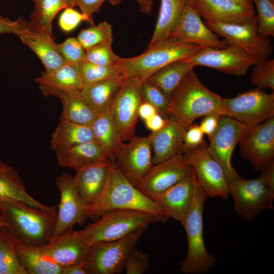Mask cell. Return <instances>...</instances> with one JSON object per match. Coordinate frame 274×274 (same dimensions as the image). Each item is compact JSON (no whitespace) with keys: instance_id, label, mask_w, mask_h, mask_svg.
Returning a JSON list of instances; mask_svg holds the SVG:
<instances>
[{"instance_id":"obj_1","label":"cell","mask_w":274,"mask_h":274,"mask_svg":"<svg viewBox=\"0 0 274 274\" xmlns=\"http://www.w3.org/2000/svg\"><path fill=\"white\" fill-rule=\"evenodd\" d=\"M113 210H129L153 215L158 222L169 218L166 213L131 183L114 161L110 166L105 185L99 195L88 204V217L100 216Z\"/></svg>"},{"instance_id":"obj_2","label":"cell","mask_w":274,"mask_h":274,"mask_svg":"<svg viewBox=\"0 0 274 274\" xmlns=\"http://www.w3.org/2000/svg\"><path fill=\"white\" fill-rule=\"evenodd\" d=\"M0 201V214L16 239L38 247L44 246L52 240L57 206L42 209L20 201Z\"/></svg>"},{"instance_id":"obj_3","label":"cell","mask_w":274,"mask_h":274,"mask_svg":"<svg viewBox=\"0 0 274 274\" xmlns=\"http://www.w3.org/2000/svg\"><path fill=\"white\" fill-rule=\"evenodd\" d=\"M225 115L223 98L206 87L192 70L183 78L169 99L168 118L186 127L210 114Z\"/></svg>"},{"instance_id":"obj_4","label":"cell","mask_w":274,"mask_h":274,"mask_svg":"<svg viewBox=\"0 0 274 274\" xmlns=\"http://www.w3.org/2000/svg\"><path fill=\"white\" fill-rule=\"evenodd\" d=\"M202 48L195 44L166 40L148 47L139 55L120 57L117 64L125 78H136L144 82L167 64L188 58Z\"/></svg>"},{"instance_id":"obj_5","label":"cell","mask_w":274,"mask_h":274,"mask_svg":"<svg viewBox=\"0 0 274 274\" xmlns=\"http://www.w3.org/2000/svg\"><path fill=\"white\" fill-rule=\"evenodd\" d=\"M208 197L196 178L193 203L182 224L187 235L188 250L185 258L180 262V271L186 274L207 272L216 262L215 257L208 252L203 238V214Z\"/></svg>"},{"instance_id":"obj_6","label":"cell","mask_w":274,"mask_h":274,"mask_svg":"<svg viewBox=\"0 0 274 274\" xmlns=\"http://www.w3.org/2000/svg\"><path fill=\"white\" fill-rule=\"evenodd\" d=\"M229 194L235 212L245 220H251L261 212L273 209L274 162L255 179L238 178L228 183Z\"/></svg>"},{"instance_id":"obj_7","label":"cell","mask_w":274,"mask_h":274,"mask_svg":"<svg viewBox=\"0 0 274 274\" xmlns=\"http://www.w3.org/2000/svg\"><path fill=\"white\" fill-rule=\"evenodd\" d=\"M100 216L97 221L77 230L90 246L96 242L120 239L136 231L146 229L150 224L158 222L150 214L129 210H110Z\"/></svg>"},{"instance_id":"obj_8","label":"cell","mask_w":274,"mask_h":274,"mask_svg":"<svg viewBox=\"0 0 274 274\" xmlns=\"http://www.w3.org/2000/svg\"><path fill=\"white\" fill-rule=\"evenodd\" d=\"M146 229L134 232L120 239L96 242L91 245L84 262L87 274H115L121 272L127 256Z\"/></svg>"},{"instance_id":"obj_9","label":"cell","mask_w":274,"mask_h":274,"mask_svg":"<svg viewBox=\"0 0 274 274\" xmlns=\"http://www.w3.org/2000/svg\"><path fill=\"white\" fill-rule=\"evenodd\" d=\"M225 115L252 126L274 117V92L255 88L223 98Z\"/></svg>"},{"instance_id":"obj_10","label":"cell","mask_w":274,"mask_h":274,"mask_svg":"<svg viewBox=\"0 0 274 274\" xmlns=\"http://www.w3.org/2000/svg\"><path fill=\"white\" fill-rule=\"evenodd\" d=\"M192 167L196 180L208 197L226 199L228 182L221 165L211 155L206 143L182 153Z\"/></svg>"},{"instance_id":"obj_11","label":"cell","mask_w":274,"mask_h":274,"mask_svg":"<svg viewBox=\"0 0 274 274\" xmlns=\"http://www.w3.org/2000/svg\"><path fill=\"white\" fill-rule=\"evenodd\" d=\"M206 25L228 44L236 46L258 60L267 58L272 52V45L268 38L260 36L257 31V17L253 20L242 24H227L204 21Z\"/></svg>"},{"instance_id":"obj_12","label":"cell","mask_w":274,"mask_h":274,"mask_svg":"<svg viewBox=\"0 0 274 274\" xmlns=\"http://www.w3.org/2000/svg\"><path fill=\"white\" fill-rule=\"evenodd\" d=\"M142 82L136 78H125L109 111L113 120L123 141L135 135L134 128L139 117V109L143 99Z\"/></svg>"},{"instance_id":"obj_13","label":"cell","mask_w":274,"mask_h":274,"mask_svg":"<svg viewBox=\"0 0 274 274\" xmlns=\"http://www.w3.org/2000/svg\"><path fill=\"white\" fill-rule=\"evenodd\" d=\"M250 127L229 116L222 115L217 129L209 138L208 150L222 167L228 183L239 177L232 166V155L234 148Z\"/></svg>"},{"instance_id":"obj_14","label":"cell","mask_w":274,"mask_h":274,"mask_svg":"<svg viewBox=\"0 0 274 274\" xmlns=\"http://www.w3.org/2000/svg\"><path fill=\"white\" fill-rule=\"evenodd\" d=\"M243 158L261 173L274 162V117L250 126L238 143Z\"/></svg>"},{"instance_id":"obj_15","label":"cell","mask_w":274,"mask_h":274,"mask_svg":"<svg viewBox=\"0 0 274 274\" xmlns=\"http://www.w3.org/2000/svg\"><path fill=\"white\" fill-rule=\"evenodd\" d=\"M56 186L60 197L52 240L72 230L75 225L81 224L88 218V204L78 192L71 175L62 174L56 178Z\"/></svg>"},{"instance_id":"obj_16","label":"cell","mask_w":274,"mask_h":274,"mask_svg":"<svg viewBox=\"0 0 274 274\" xmlns=\"http://www.w3.org/2000/svg\"><path fill=\"white\" fill-rule=\"evenodd\" d=\"M185 59L196 66H207L236 76L245 75L249 67L259 61L241 48L229 44L222 48H203Z\"/></svg>"},{"instance_id":"obj_17","label":"cell","mask_w":274,"mask_h":274,"mask_svg":"<svg viewBox=\"0 0 274 274\" xmlns=\"http://www.w3.org/2000/svg\"><path fill=\"white\" fill-rule=\"evenodd\" d=\"M193 172L182 153L156 164L135 186L152 199Z\"/></svg>"},{"instance_id":"obj_18","label":"cell","mask_w":274,"mask_h":274,"mask_svg":"<svg viewBox=\"0 0 274 274\" xmlns=\"http://www.w3.org/2000/svg\"><path fill=\"white\" fill-rule=\"evenodd\" d=\"M167 40L192 44L202 48H222L228 45L225 40L212 31L203 22L193 6L187 2L181 18Z\"/></svg>"},{"instance_id":"obj_19","label":"cell","mask_w":274,"mask_h":274,"mask_svg":"<svg viewBox=\"0 0 274 274\" xmlns=\"http://www.w3.org/2000/svg\"><path fill=\"white\" fill-rule=\"evenodd\" d=\"M114 162L135 186L153 165L149 136H135L128 143H124Z\"/></svg>"},{"instance_id":"obj_20","label":"cell","mask_w":274,"mask_h":274,"mask_svg":"<svg viewBox=\"0 0 274 274\" xmlns=\"http://www.w3.org/2000/svg\"><path fill=\"white\" fill-rule=\"evenodd\" d=\"M18 27L15 33L39 57L46 72H51L66 61L57 51L53 36L37 28L23 18L17 19Z\"/></svg>"},{"instance_id":"obj_21","label":"cell","mask_w":274,"mask_h":274,"mask_svg":"<svg viewBox=\"0 0 274 274\" xmlns=\"http://www.w3.org/2000/svg\"><path fill=\"white\" fill-rule=\"evenodd\" d=\"M90 247L77 230L73 229L41 247L43 252L61 268L83 263Z\"/></svg>"},{"instance_id":"obj_22","label":"cell","mask_w":274,"mask_h":274,"mask_svg":"<svg viewBox=\"0 0 274 274\" xmlns=\"http://www.w3.org/2000/svg\"><path fill=\"white\" fill-rule=\"evenodd\" d=\"M196 177L192 174L184 178L154 199L169 218L182 225L189 212L195 194Z\"/></svg>"},{"instance_id":"obj_23","label":"cell","mask_w":274,"mask_h":274,"mask_svg":"<svg viewBox=\"0 0 274 274\" xmlns=\"http://www.w3.org/2000/svg\"><path fill=\"white\" fill-rule=\"evenodd\" d=\"M192 5L204 21L242 24L256 18L254 10L231 0H194Z\"/></svg>"},{"instance_id":"obj_24","label":"cell","mask_w":274,"mask_h":274,"mask_svg":"<svg viewBox=\"0 0 274 274\" xmlns=\"http://www.w3.org/2000/svg\"><path fill=\"white\" fill-rule=\"evenodd\" d=\"M187 127L168 118L164 126L149 135L153 152V164H156L182 153L184 137Z\"/></svg>"},{"instance_id":"obj_25","label":"cell","mask_w":274,"mask_h":274,"mask_svg":"<svg viewBox=\"0 0 274 274\" xmlns=\"http://www.w3.org/2000/svg\"><path fill=\"white\" fill-rule=\"evenodd\" d=\"M109 166V160H99L90 163L76 172L73 177L75 187L88 204L102 191L107 179Z\"/></svg>"},{"instance_id":"obj_26","label":"cell","mask_w":274,"mask_h":274,"mask_svg":"<svg viewBox=\"0 0 274 274\" xmlns=\"http://www.w3.org/2000/svg\"><path fill=\"white\" fill-rule=\"evenodd\" d=\"M35 81L45 96H56L63 90H80L84 87L77 64L67 62L54 71L43 72Z\"/></svg>"},{"instance_id":"obj_27","label":"cell","mask_w":274,"mask_h":274,"mask_svg":"<svg viewBox=\"0 0 274 274\" xmlns=\"http://www.w3.org/2000/svg\"><path fill=\"white\" fill-rule=\"evenodd\" d=\"M125 77L122 74L84 86L80 90L83 99L97 114L109 109Z\"/></svg>"},{"instance_id":"obj_28","label":"cell","mask_w":274,"mask_h":274,"mask_svg":"<svg viewBox=\"0 0 274 274\" xmlns=\"http://www.w3.org/2000/svg\"><path fill=\"white\" fill-rule=\"evenodd\" d=\"M90 127L94 140L100 145L108 159L114 161L124 141L115 126L109 109L97 114Z\"/></svg>"},{"instance_id":"obj_29","label":"cell","mask_w":274,"mask_h":274,"mask_svg":"<svg viewBox=\"0 0 274 274\" xmlns=\"http://www.w3.org/2000/svg\"><path fill=\"white\" fill-rule=\"evenodd\" d=\"M3 200L20 201L42 209L51 208L33 198L27 192L18 172L0 160V201Z\"/></svg>"},{"instance_id":"obj_30","label":"cell","mask_w":274,"mask_h":274,"mask_svg":"<svg viewBox=\"0 0 274 274\" xmlns=\"http://www.w3.org/2000/svg\"><path fill=\"white\" fill-rule=\"evenodd\" d=\"M56 156L57 163L60 166L71 168L75 172L91 162L109 160L100 145L94 140L57 152Z\"/></svg>"},{"instance_id":"obj_31","label":"cell","mask_w":274,"mask_h":274,"mask_svg":"<svg viewBox=\"0 0 274 274\" xmlns=\"http://www.w3.org/2000/svg\"><path fill=\"white\" fill-rule=\"evenodd\" d=\"M15 247L18 260L27 274H61V268L43 252L41 247L16 238Z\"/></svg>"},{"instance_id":"obj_32","label":"cell","mask_w":274,"mask_h":274,"mask_svg":"<svg viewBox=\"0 0 274 274\" xmlns=\"http://www.w3.org/2000/svg\"><path fill=\"white\" fill-rule=\"evenodd\" d=\"M94 140L90 125L60 120L51 135V148L55 152Z\"/></svg>"},{"instance_id":"obj_33","label":"cell","mask_w":274,"mask_h":274,"mask_svg":"<svg viewBox=\"0 0 274 274\" xmlns=\"http://www.w3.org/2000/svg\"><path fill=\"white\" fill-rule=\"evenodd\" d=\"M56 96L61 102V119L90 126L97 115L83 99L80 90H63L59 92Z\"/></svg>"},{"instance_id":"obj_34","label":"cell","mask_w":274,"mask_h":274,"mask_svg":"<svg viewBox=\"0 0 274 274\" xmlns=\"http://www.w3.org/2000/svg\"><path fill=\"white\" fill-rule=\"evenodd\" d=\"M187 0H161L158 17L148 47L167 40L183 14Z\"/></svg>"},{"instance_id":"obj_35","label":"cell","mask_w":274,"mask_h":274,"mask_svg":"<svg viewBox=\"0 0 274 274\" xmlns=\"http://www.w3.org/2000/svg\"><path fill=\"white\" fill-rule=\"evenodd\" d=\"M195 67L185 58L178 60L162 67L145 81L159 88L170 99L185 76Z\"/></svg>"},{"instance_id":"obj_36","label":"cell","mask_w":274,"mask_h":274,"mask_svg":"<svg viewBox=\"0 0 274 274\" xmlns=\"http://www.w3.org/2000/svg\"><path fill=\"white\" fill-rule=\"evenodd\" d=\"M30 23L52 35V22L57 14L69 7L67 0H35Z\"/></svg>"},{"instance_id":"obj_37","label":"cell","mask_w":274,"mask_h":274,"mask_svg":"<svg viewBox=\"0 0 274 274\" xmlns=\"http://www.w3.org/2000/svg\"><path fill=\"white\" fill-rule=\"evenodd\" d=\"M0 274H27L18 260L15 238L6 226L0 229Z\"/></svg>"},{"instance_id":"obj_38","label":"cell","mask_w":274,"mask_h":274,"mask_svg":"<svg viewBox=\"0 0 274 274\" xmlns=\"http://www.w3.org/2000/svg\"><path fill=\"white\" fill-rule=\"evenodd\" d=\"M77 38L85 50L101 44H112V26L107 21L101 22L82 29Z\"/></svg>"},{"instance_id":"obj_39","label":"cell","mask_w":274,"mask_h":274,"mask_svg":"<svg viewBox=\"0 0 274 274\" xmlns=\"http://www.w3.org/2000/svg\"><path fill=\"white\" fill-rule=\"evenodd\" d=\"M77 64L84 87L122 74L118 64L100 65L85 60Z\"/></svg>"},{"instance_id":"obj_40","label":"cell","mask_w":274,"mask_h":274,"mask_svg":"<svg viewBox=\"0 0 274 274\" xmlns=\"http://www.w3.org/2000/svg\"><path fill=\"white\" fill-rule=\"evenodd\" d=\"M256 5L258 15L257 31L263 37L274 36V1L253 0Z\"/></svg>"},{"instance_id":"obj_41","label":"cell","mask_w":274,"mask_h":274,"mask_svg":"<svg viewBox=\"0 0 274 274\" xmlns=\"http://www.w3.org/2000/svg\"><path fill=\"white\" fill-rule=\"evenodd\" d=\"M251 76L252 84L258 88L274 89V59L259 60L254 65Z\"/></svg>"},{"instance_id":"obj_42","label":"cell","mask_w":274,"mask_h":274,"mask_svg":"<svg viewBox=\"0 0 274 274\" xmlns=\"http://www.w3.org/2000/svg\"><path fill=\"white\" fill-rule=\"evenodd\" d=\"M141 90L143 100L152 105L164 118H168L169 99L167 96L159 88L146 81L142 83Z\"/></svg>"},{"instance_id":"obj_43","label":"cell","mask_w":274,"mask_h":274,"mask_svg":"<svg viewBox=\"0 0 274 274\" xmlns=\"http://www.w3.org/2000/svg\"><path fill=\"white\" fill-rule=\"evenodd\" d=\"M120 57L113 51L111 44H101L85 51L84 60L100 65L117 64Z\"/></svg>"},{"instance_id":"obj_44","label":"cell","mask_w":274,"mask_h":274,"mask_svg":"<svg viewBox=\"0 0 274 274\" xmlns=\"http://www.w3.org/2000/svg\"><path fill=\"white\" fill-rule=\"evenodd\" d=\"M56 45L57 51L66 62L77 64L84 60L86 50L77 38H70Z\"/></svg>"},{"instance_id":"obj_45","label":"cell","mask_w":274,"mask_h":274,"mask_svg":"<svg viewBox=\"0 0 274 274\" xmlns=\"http://www.w3.org/2000/svg\"><path fill=\"white\" fill-rule=\"evenodd\" d=\"M63 10L58 21L59 27L62 31L71 32L83 21H87L93 25L92 19L74 9L73 7H68Z\"/></svg>"},{"instance_id":"obj_46","label":"cell","mask_w":274,"mask_h":274,"mask_svg":"<svg viewBox=\"0 0 274 274\" xmlns=\"http://www.w3.org/2000/svg\"><path fill=\"white\" fill-rule=\"evenodd\" d=\"M149 267L148 255L141 250L133 248L126 258L124 269L126 274H143Z\"/></svg>"},{"instance_id":"obj_47","label":"cell","mask_w":274,"mask_h":274,"mask_svg":"<svg viewBox=\"0 0 274 274\" xmlns=\"http://www.w3.org/2000/svg\"><path fill=\"white\" fill-rule=\"evenodd\" d=\"M204 133L199 125L193 123L186 129L182 153L185 150L197 148L204 143Z\"/></svg>"},{"instance_id":"obj_48","label":"cell","mask_w":274,"mask_h":274,"mask_svg":"<svg viewBox=\"0 0 274 274\" xmlns=\"http://www.w3.org/2000/svg\"><path fill=\"white\" fill-rule=\"evenodd\" d=\"M220 114L217 113L210 114L203 116L199 125L204 134L210 137L217 129L219 122Z\"/></svg>"},{"instance_id":"obj_49","label":"cell","mask_w":274,"mask_h":274,"mask_svg":"<svg viewBox=\"0 0 274 274\" xmlns=\"http://www.w3.org/2000/svg\"><path fill=\"white\" fill-rule=\"evenodd\" d=\"M105 1L106 0H77L75 6H78L82 13L93 19V14L99 11Z\"/></svg>"},{"instance_id":"obj_50","label":"cell","mask_w":274,"mask_h":274,"mask_svg":"<svg viewBox=\"0 0 274 274\" xmlns=\"http://www.w3.org/2000/svg\"><path fill=\"white\" fill-rule=\"evenodd\" d=\"M166 119L158 113L145 121L146 127L152 132L161 129L165 125Z\"/></svg>"},{"instance_id":"obj_51","label":"cell","mask_w":274,"mask_h":274,"mask_svg":"<svg viewBox=\"0 0 274 274\" xmlns=\"http://www.w3.org/2000/svg\"><path fill=\"white\" fill-rule=\"evenodd\" d=\"M18 27L17 20L12 21L4 17L0 14V35L14 33L15 35Z\"/></svg>"},{"instance_id":"obj_52","label":"cell","mask_w":274,"mask_h":274,"mask_svg":"<svg viewBox=\"0 0 274 274\" xmlns=\"http://www.w3.org/2000/svg\"><path fill=\"white\" fill-rule=\"evenodd\" d=\"M157 113L158 112L157 109L152 105L144 100L141 104L138 111L139 117L144 121Z\"/></svg>"},{"instance_id":"obj_53","label":"cell","mask_w":274,"mask_h":274,"mask_svg":"<svg viewBox=\"0 0 274 274\" xmlns=\"http://www.w3.org/2000/svg\"><path fill=\"white\" fill-rule=\"evenodd\" d=\"M113 5H116L122 0H109ZM139 5L141 11L146 14H149L152 10L153 0H135Z\"/></svg>"},{"instance_id":"obj_54","label":"cell","mask_w":274,"mask_h":274,"mask_svg":"<svg viewBox=\"0 0 274 274\" xmlns=\"http://www.w3.org/2000/svg\"><path fill=\"white\" fill-rule=\"evenodd\" d=\"M84 262L78 264L61 268V274H87L84 267Z\"/></svg>"},{"instance_id":"obj_55","label":"cell","mask_w":274,"mask_h":274,"mask_svg":"<svg viewBox=\"0 0 274 274\" xmlns=\"http://www.w3.org/2000/svg\"><path fill=\"white\" fill-rule=\"evenodd\" d=\"M251 10H254L253 0H231Z\"/></svg>"},{"instance_id":"obj_56","label":"cell","mask_w":274,"mask_h":274,"mask_svg":"<svg viewBox=\"0 0 274 274\" xmlns=\"http://www.w3.org/2000/svg\"><path fill=\"white\" fill-rule=\"evenodd\" d=\"M77 0H67L69 7H74L75 6Z\"/></svg>"},{"instance_id":"obj_57","label":"cell","mask_w":274,"mask_h":274,"mask_svg":"<svg viewBox=\"0 0 274 274\" xmlns=\"http://www.w3.org/2000/svg\"><path fill=\"white\" fill-rule=\"evenodd\" d=\"M4 226H6V224H5V222H4L2 217V216H1V215L0 214V229L2 227H3Z\"/></svg>"},{"instance_id":"obj_58","label":"cell","mask_w":274,"mask_h":274,"mask_svg":"<svg viewBox=\"0 0 274 274\" xmlns=\"http://www.w3.org/2000/svg\"><path fill=\"white\" fill-rule=\"evenodd\" d=\"M188 3H189L191 5H192L194 0H187Z\"/></svg>"},{"instance_id":"obj_59","label":"cell","mask_w":274,"mask_h":274,"mask_svg":"<svg viewBox=\"0 0 274 274\" xmlns=\"http://www.w3.org/2000/svg\"><path fill=\"white\" fill-rule=\"evenodd\" d=\"M1 201H0V209H1Z\"/></svg>"},{"instance_id":"obj_60","label":"cell","mask_w":274,"mask_h":274,"mask_svg":"<svg viewBox=\"0 0 274 274\" xmlns=\"http://www.w3.org/2000/svg\"><path fill=\"white\" fill-rule=\"evenodd\" d=\"M32 1L34 2L35 0H31Z\"/></svg>"},{"instance_id":"obj_61","label":"cell","mask_w":274,"mask_h":274,"mask_svg":"<svg viewBox=\"0 0 274 274\" xmlns=\"http://www.w3.org/2000/svg\"><path fill=\"white\" fill-rule=\"evenodd\" d=\"M274 1V0H273Z\"/></svg>"}]
</instances>
